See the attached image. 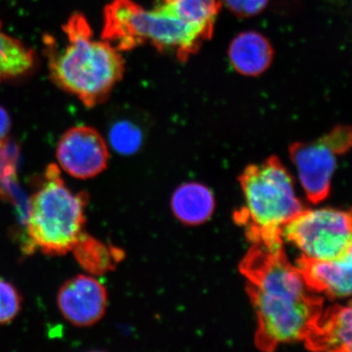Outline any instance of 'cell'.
Instances as JSON below:
<instances>
[{
  "mask_svg": "<svg viewBox=\"0 0 352 352\" xmlns=\"http://www.w3.org/2000/svg\"><path fill=\"white\" fill-rule=\"evenodd\" d=\"M258 317L256 344L263 352L303 342L323 314V300L292 265L283 247H252L241 263Z\"/></svg>",
  "mask_w": 352,
  "mask_h": 352,
  "instance_id": "6da1fadb",
  "label": "cell"
},
{
  "mask_svg": "<svg viewBox=\"0 0 352 352\" xmlns=\"http://www.w3.org/2000/svg\"><path fill=\"white\" fill-rule=\"evenodd\" d=\"M64 31L63 47L50 55L51 76L65 91L94 107L107 98L122 78L124 60L112 44L94 38L82 15L72 16Z\"/></svg>",
  "mask_w": 352,
  "mask_h": 352,
  "instance_id": "7a4b0ae2",
  "label": "cell"
},
{
  "mask_svg": "<svg viewBox=\"0 0 352 352\" xmlns=\"http://www.w3.org/2000/svg\"><path fill=\"white\" fill-rule=\"evenodd\" d=\"M244 206L235 221L252 244L283 247L282 229L303 210L293 178L277 157L245 168L241 176Z\"/></svg>",
  "mask_w": 352,
  "mask_h": 352,
  "instance_id": "3957f363",
  "label": "cell"
},
{
  "mask_svg": "<svg viewBox=\"0 0 352 352\" xmlns=\"http://www.w3.org/2000/svg\"><path fill=\"white\" fill-rule=\"evenodd\" d=\"M88 195L74 193L65 184L56 164L44 171L38 188L28 204L27 251L59 256L73 251L85 233Z\"/></svg>",
  "mask_w": 352,
  "mask_h": 352,
  "instance_id": "277c9868",
  "label": "cell"
},
{
  "mask_svg": "<svg viewBox=\"0 0 352 352\" xmlns=\"http://www.w3.org/2000/svg\"><path fill=\"white\" fill-rule=\"evenodd\" d=\"M104 38L118 50L149 43L159 50L173 51L182 61L210 39L178 17L166 0H160L151 10L131 0H115L106 9Z\"/></svg>",
  "mask_w": 352,
  "mask_h": 352,
  "instance_id": "5b68a950",
  "label": "cell"
},
{
  "mask_svg": "<svg viewBox=\"0 0 352 352\" xmlns=\"http://www.w3.org/2000/svg\"><path fill=\"white\" fill-rule=\"evenodd\" d=\"M302 258L333 261L351 252V217L336 208L302 210L282 229Z\"/></svg>",
  "mask_w": 352,
  "mask_h": 352,
  "instance_id": "8992f818",
  "label": "cell"
},
{
  "mask_svg": "<svg viewBox=\"0 0 352 352\" xmlns=\"http://www.w3.org/2000/svg\"><path fill=\"white\" fill-rule=\"evenodd\" d=\"M351 142V129L338 126L318 140L292 146V161L303 191L311 203H319L329 195L338 156L349 150Z\"/></svg>",
  "mask_w": 352,
  "mask_h": 352,
  "instance_id": "52a82bcc",
  "label": "cell"
},
{
  "mask_svg": "<svg viewBox=\"0 0 352 352\" xmlns=\"http://www.w3.org/2000/svg\"><path fill=\"white\" fill-rule=\"evenodd\" d=\"M58 163L62 170L78 179H90L107 168L108 145L96 129L78 126L65 132L58 142Z\"/></svg>",
  "mask_w": 352,
  "mask_h": 352,
  "instance_id": "ba28073f",
  "label": "cell"
},
{
  "mask_svg": "<svg viewBox=\"0 0 352 352\" xmlns=\"http://www.w3.org/2000/svg\"><path fill=\"white\" fill-rule=\"evenodd\" d=\"M57 305L69 323L76 327H90L98 323L106 314L107 289L92 276L76 275L59 289Z\"/></svg>",
  "mask_w": 352,
  "mask_h": 352,
  "instance_id": "9c48e42d",
  "label": "cell"
},
{
  "mask_svg": "<svg viewBox=\"0 0 352 352\" xmlns=\"http://www.w3.org/2000/svg\"><path fill=\"white\" fill-rule=\"evenodd\" d=\"M351 252L333 261H315L302 256L296 267L315 293L342 298L351 294Z\"/></svg>",
  "mask_w": 352,
  "mask_h": 352,
  "instance_id": "30bf717a",
  "label": "cell"
},
{
  "mask_svg": "<svg viewBox=\"0 0 352 352\" xmlns=\"http://www.w3.org/2000/svg\"><path fill=\"white\" fill-rule=\"evenodd\" d=\"M303 342L314 352H351V305L324 310L318 323Z\"/></svg>",
  "mask_w": 352,
  "mask_h": 352,
  "instance_id": "8fae6325",
  "label": "cell"
},
{
  "mask_svg": "<svg viewBox=\"0 0 352 352\" xmlns=\"http://www.w3.org/2000/svg\"><path fill=\"white\" fill-rule=\"evenodd\" d=\"M272 45L263 34L245 32L238 34L229 46L228 57L233 68L241 75H261L272 63Z\"/></svg>",
  "mask_w": 352,
  "mask_h": 352,
  "instance_id": "7c38bea8",
  "label": "cell"
},
{
  "mask_svg": "<svg viewBox=\"0 0 352 352\" xmlns=\"http://www.w3.org/2000/svg\"><path fill=\"white\" fill-rule=\"evenodd\" d=\"M171 207L183 223L198 226L212 217L214 198L212 191L200 183H186L173 193Z\"/></svg>",
  "mask_w": 352,
  "mask_h": 352,
  "instance_id": "4fadbf2b",
  "label": "cell"
},
{
  "mask_svg": "<svg viewBox=\"0 0 352 352\" xmlns=\"http://www.w3.org/2000/svg\"><path fill=\"white\" fill-rule=\"evenodd\" d=\"M78 264L92 275H104L115 270L124 258V252L119 248L105 244L92 236L83 233L73 249Z\"/></svg>",
  "mask_w": 352,
  "mask_h": 352,
  "instance_id": "5bb4252c",
  "label": "cell"
},
{
  "mask_svg": "<svg viewBox=\"0 0 352 352\" xmlns=\"http://www.w3.org/2000/svg\"><path fill=\"white\" fill-rule=\"evenodd\" d=\"M34 65L32 51L2 31L0 25V82L27 75Z\"/></svg>",
  "mask_w": 352,
  "mask_h": 352,
  "instance_id": "9a60e30c",
  "label": "cell"
},
{
  "mask_svg": "<svg viewBox=\"0 0 352 352\" xmlns=\"http://www.w3.org/2000/svg\"><path fill=\"white\" fill-rule=\"evenodd\" d=\"M178 17L201 30L208 38L214 32L222 0H166Z\"/></svg>",
  "mask_w": 352,
  "mask_h": 352,
  "instance_id": "2e32d148",
  "label": "cell"
},
{
  "mask_svg": "<svg viewBox=\"0 0 352 352\" xmlns=\"http://www.w3.org/2000/svg\"><path fill=\"white\" fill-rule=\"evenodd\" d=\"M19 162V145L11 138L0 140V197L7 201L17 200L15 187Z\"/></svg>",
  "mask_w": 352,
  "mask_h": 352,
  "instance_id": "e0dca14e",
  "label": "cell"
},
{
  "mask_svg": "<svg viewBox=\"0 0 352 352\" xmlns=\"http://www.w3.org/2000/svg\"><path fill=\"white\" fill-rule=\"evenodd\" d=\"M109 141L116 152L131 156L140 149L143 133L138 124L129 120H120L111 126Z\"/></svg>",
  "mask_w": 352,
  "mask_h": 352,
  "instance_id": "ac0fdd59",
  "label": "cell"
},
{
  "mask_svg": "<svg viewBox=\"0 0 352 352\" xmlns=\"http://www.w3.org/2000/svg\"><path fill=\"white\" fill-rule=\"evenodd\" d=\"M22 308V296L10 282L0 278V325L10 323Z\"/></svg>",
  "mask_w": 352,
  "mask_h": 352,
  "instance_id": "d6986e66",
  "label": "cell"
},
{
  "mask_svg": "<svg viewBox=\"0 0 352 352\" xmlns=\"http://www.w3.org/2000/svg\"><path fill=\"white\" fill-rule=\"evenodd\" d=\"M270 0H222L227 8L238 17L247 18L258 15L267 6Z\"/></svg>",
  "mask_w": 352,
  "mask_h": 352,
  "instance_id": "ffe728a7",
  "label": "cell"
},
{
  "mask_svg": "<svg viewBox=\"0 0 352 352\" xmlns=\"http://www.w3.org/2000/svg\"><path fill=\"white\" fill-rule=\"evenodd\" d=\"M11 129V120L8 113L0 106V140L7 138V133Z\"/></svg>",
  "mask_w": 352,
  "mask_h": 352,
  "instance_id": "44dd1931",
  "label": "cell"
},
{
  "mask_svg": "<svg viewBox=\"0 0 352 352\" xmlns=\"http://www.w3.org/2000/svg\"><path fill=\"white\" fill-rule=\"evenodd\" d=\"M92 352H104V351H92Z\"/></svg>",
  "mask_w": 352,
  "mask_h": 352,
  "instance_id": "7402d4cb",
  "label": "cell"
}]
</instances>
